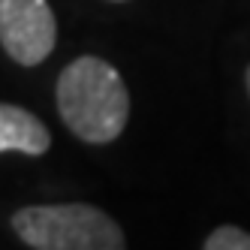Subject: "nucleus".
<instances>
[{
  "instance_id": "nucleus-4",
  "label": "nucleus",
  "mask_w": 250,
  "mask_h": 250,
  "mask_svg": "<svg viewBox=\"0 0 250 250\" xmlns=\"http://www.w3.org/2000/svg\"><path fill=\"white\" fill-rule=\"evenodd\" d=\"M48 148L51 136L37 115L21 109V105L0 103V154L19 151L27 157H42Z\"/></svg>"
},
{
  "instance_id": "nucleus-5",
  "label": "nucleus",
  "mask_w": 250,
  "mask_h": 250,
  "mask_svg": "<svg viewBox=\"0 0 250 250\" xmlns=\"http://www.w3.org/2000/svg\"><path fill=\"white\" fill-rule=\"evenodd\" d=\"M205 250H250V232L238 226H220L205 238Z\"/></svg>"
},
{
  "instance_id": "nucleus-7",
  "label": "nucleus",
  "mask_w": 250,
  "mask_h": 250,
  "mask_svg": "<svg viewBox=\"0 0 250 250\" xmlns=\"http://www.w3.org/2000/svg\"><path fill=\"white\" fill-rule=\"evenodd\" d=\"M112 3H124V0H112Z\"/></svg>"
},
{
  "instance_id": "nucleus-3",
  "label": "nucleus",
  "mask_w": 250,
  "mask_h": 250,
  "mask_svg": "<svg viewBox=\"0 0 250 250\" xmlns=\"http://www.w3.org/2000/svg\"><path fill=\"white\" fill-rule=\"evenodd\" d=\"M58 42L48 0H0V45L19 66L42 63Z\"/></svg>"
},
{
  "instance_id": "nucleus-2",
  "label": "nucleus",
  "mask_w": 250,
  "mask_h": 250,
  "mask_svg": "<svg viewBox=\"0 0 250 250\" xmlns=\"http://www.w3.org/2000/svg\"><path fill=\"white\" fill-rule=\"evenodd\" d=\"M12 229L33 250H124L121 226L97 205H30L12 214Z\"/></svg>"
},
{
  "instance_id": "nucleus-1",
  "label": "nucleus",
  "mask_w": 250,
  "mask_h": 250,
  "mask_svg": "<svg viewBox=\"0 0 250 250\" xmlns=\"http://www.w3.org/2000/svg\"><path fill=\"white\" fill-rule=\"evenodd\" d=\"M58 112L82 142H115L130 118V94L121 73L103 58L84 55L58 79Z\"/></svg>"
},
{
  "instance_id": "nucleus-6",
  "label": "nucleus",
  "mask_w": 250,
  "mask_h": 250,
  "mask_svg": "<svg viewBox=\"0 0 250 250\" xmlns=\"http://www.w3.org/2000/svg\"><path fill=\"white\" fill-rule=\"evenodd\" d=\"M247 91H250V69H247Z\"/></svg>"
}]
</instances>
